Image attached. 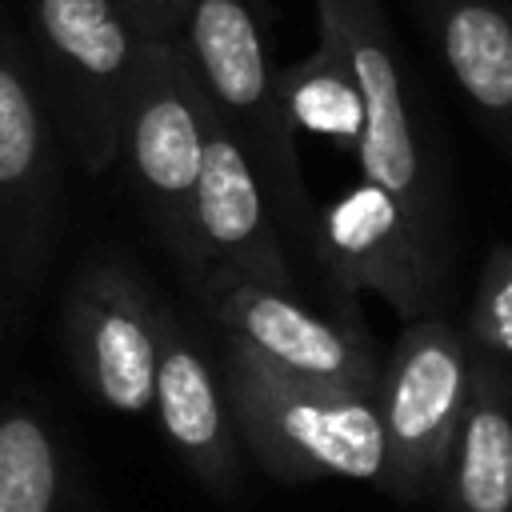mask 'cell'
<instances>
[{"label":"cell","instance_id":"6da1fadb","mask_svg":"<svg viewBox=\"0 0 512 512\" xmlns=\"http://www.w3.org/2000/svg\"><path fill=\"white\" fill-rule=\"evenodd\" d=\"M180 48L208 112L260 176L276 224L312 252L320 208L312 204L296 128L280 100L268 0H192Z\"/></svg>","mask_w":512,"mask_h":512},{"label":"cell","instance_id":"7a4b0ae2","mask_svg":"<svg viewBox=\"0 0 512 512\" xmlns=\"http://www.w3.org/2000/svg\"><path fill=\"white\" fill-rule=\"evenodd\" d=\"M316 36H324L348 64L364 128L356 144L360 180L388 192L420 244L448 264V192L432 144L420 132L404 60L380 0H312Z\"/></svg>","mask_w":512,"mask_h":512},{"label":"cell","instance_id":"3957f363","mask_svg":"<svg viewBox=\"0 0 512 512\" xmlns=\"http://www.w3.org/2000/svg\"><path fill=\"white\" fill-rule=\"evenodd\" d=\"M224 392L236 436L280 484L384 480V432L376 396H352L284 380L224 344Z\"/></svg>","mask_w":512,"mask_h":512},{"label":"cell","instance_id":"277c9868","mask_svg":"<svg viewBox=\"0 0 512 512\" xmlns=\"http://www.w3.org/2000/svg\"><path fill=\"white\" fill-rule=\"evenodd\" d=\"M140 32L116 0H32V56L68 156L100 176L120 164Z\"/></svg>","mask_w":512,"mask_h":512},{"label":"cell","instance_id":"5b68a950","mask_svg":"<svg viewBox=\"0 0 512 512\" xmlns=\"http://www.w3.org/2000/svg\"><path fill=\"white\" fill-rule=\"evenodd\" d=\"M208 100L184 60L180 40H144L140 64L128 88L120 164L136 188V200L188 280L196 268L192 204L208 144Z\"/></svg>","mask_w":512,"mask_h":512},{"label":"cell","instance_id":"8992f818","mask_svg":"<svg viewBox=\"0 0 512 512\" xmlns=\"http://www.w3.org/2000/svg\"><path fill=\"white\" fill-rule=\"evenodd\" d=\"M60 128L28 44L0 28V264L12 320L40 288L64 228Z\"/></svg>","mask_w":512,"mask_h":512},{"label":"cell","instance_id":"52a82bcc","mask_svg":"<svg viewBox=\"0 0 512 512\" xmlns=\"http://www.w3.org/2000/svg\"><path fill=\"white\" fill-rule=\"evenodd\" d=\"M472 388V344L444 312L408 320L380 368L376 408L384 432V480L396 500L440 488L444 460Z\"/></svg>","mask_w":512,"mask_h":512},{"label":"cell","instance_id":"ba28073f","mask_svg":"<svg viewBox=\"0 0 512 512\" xmlns=\"http://www.w3.org/2000/svg\"><path fill=\"white\" fill-rule=\"evenodd\" d=\"M188 288L208 308L220 340L268 372L312 388L376 396L384 360L360 316H320L292 300V292L220 268L200 272Z\"/></svg>","mask_w":512,"mask_h":512},{"label":"cell","instance_id":"9c48e42d","mask_svg":"<svg viewBox=\"0 0 512 512\" xmlns=\"http://www.w3.org/2000/svg\"><path fill=\"white\" fill-rule=\"evenodd\" d=\"M164 304L112 252L76 268L64 292V344L80 388L120 416L152 412Z\"/></svg>","mask_w":512,"mask_h":512},{"label":"cell","instance_id":"30bf717a","mask_svg":"<svg viewBox=\"0 0 512 512\" xmlns=\"http://www.w3.org/2000/svg\"><path fill=\"white\" fill-rule=\"evenodd\" d=\"M312 256L328 272L344 316H360V292L380 296L400 320L432 316L444 304L448 264L420 244L388 192L368 180L316 212Z\"/></svg>","mask_w":512,"mask_h":512},{"label":"cell","instance_id":"8fae6325","mask_svg":"<svg viewBox=\"0 0 512 512\" xmlns=\"http://www.w3.org/2000/svg\"><path fill=\"white\" fill-rule=\"evenodd\" d=\"M192 244H196V268L184 284H192L200 272L220 268L292 292V268L264 184L252 172L240 144L216 124V116L208 124V144L192 204Z\"/></svg>","mask_w":512,"mask_h":512},{"label":"cell","instance_id":"7c38bea8","mask_svg":"<svg viewBox=\"0 0 512 512\" xmlns=\"http://www.w3.org/2000/svg\"><path fill=\"white\" fill-rule=\"evenodd\" d=\"M152 416L168 448L212 496H240V436L232 424L224 380L216 376L200 340L168 308L160 316Z\"/></svg>","mask_w":512,"mask_h":512},{"label":"cell","instance_id":"4fadbf2b","mask_svg":"<svg viewBox=\"0 0 512 512\" xmlns=\"http://www.w3.org/2000/svg\"><path fill=\"white\" fill-rule=\"evenodd\" d=\"M416 8L452 84L512 156V8L504 0H416Z\"/></svg>","mask_w":512,"mask_h":512},{"label":"cell","instance_id":"5bb4252c","mask_svg":"<svg viewBox=\"0 0 512 512\" xmlns=\"http://www.w3.org/2000/svg\"><path fill=\"white\" fill-rule=\"evenodd\" d=\"M444 512H512V376L472 348V388L444 476Z\"/></svg>","mask_w":512,"mask_h":512},{"label":"cell","instance_id":"9a60e30c","mask_svg":"<svg viewBox=\"0 0 512 512\" xmlns=\"http://www.w3.org/2000/svg\"><path fill=\"white\" fill-rule=\"evenodd\" d=\"M68 456L56 428L28 404L0 408V512H64Z\"/></svg>","mask_w":512,"mask_h":512},{"label":"cell","instance_id":"2e32d148","mask_svg":"<svg viewBox=\"0 0 512 512\" xmlns=\"http://www.w3.org/2000/svg\"><path fill=\"white\" fill-rule=\"evenodd\" d=\"M280 100H284L292 128L328 136L340 148L356 152L360 128H364L360 92H356V80H352L344 56L324 36H316L312 56H304L292 68H280Z\"/></svg>","mask_w":512,"mask_h":512},{"label":"cell","instance_id":"e0dca14e","mask_svg":"<svg viewBox=\"0 0 512 512\" xmlns=\"http://www.w3.org/2000/svg\"><path fill=\"white\" fill-rule=\"evenodd\" d=\"M460 328L480 356L512 376V244L488 248Z\"/></svg>","mask_w":512,"mask_h":512},{"label":"cell","instance_id":"ac0fdd59","mask_svg":"<svg viewBox=\"0 0 512 512\" xmlns=\"http://www.w3.org/2000/svg\"><path fill=\"white\" fill-rule=\"evenodd\" d=\"M140 40H180L192 0H116Z\"/></svg>","mask_w":512,"mask_h":512},{"label":"cell","instance_id":"d6986e66","mask_svg":"<svg viewBox=\"0 0 512 512\" xmlns=\"http://www.w3.org/2000/svg\"><path fill=\"white\" fill-rule=\"evenodd\" d=\"M12 320V308H8V288H4V264H0V332L8 328Z\"/></svg>","mask_w":512,"mask_h":512}]
</instances>
